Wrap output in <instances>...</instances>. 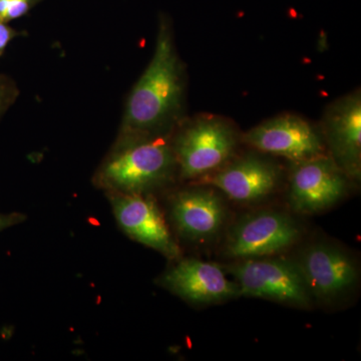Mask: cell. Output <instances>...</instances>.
Listing matches in <instances>:
<instances>
[{"label": "cell", "instance_id": "9c48e42d", "mask_svg": "<svg viewBox=\"0 0 361 361\" xmlns=\"http://www.w3.org/2000/svg\"><path fill=\"white\" fill-rule=\"evenodd\" d=\"M243 141L263 153L292 161L323 155L322 137L310 123L297 116H276L246 133Z\"/></svg>", "mask_w": 361, "mask_h": 361}, {"label": "cell", "instance_id": "30bf717a", "mask_svg": "<svg viewBox=\"0 0 361 361\" xmlns=\"http://www.w3.org/2000/svg\"><path fill=\"white\" fill-rule=\"evenodd\" d=\"M159 282L176 295L196 304L219 303L240 296L238 285L228 279L219 265L198 259H178Z\"/></svg>", "mask_w": 361, "mask_h": 361}, {"label": "cell", "instance_id": "3957f363", "mask_svg": "<svg viewBox=\"0 0 361 361\" xmlns=\"http://www.w3.org/2000/svg\"><path fill=\"white\" fill-rule=\"evenodd\" d=\"M171 142L178 175L182 179L191 180L222 167L234 154L237 135L225 121L202 116L180 126Z\"/></svg>", "mask_w": 361, "mask_h": 361}, {"label": "cell", "instance_id": "5b68a950", "mask_svg": "<svg viewBox=\"0 0 361 361\" xmlns=\"http://www.w3.org/2000/svg\"><path fill=\"white\" fill-rule=\"evenodd\" d=\"M300 227L287 214L262 210L241 218L230 230L225 254L235 259L268 257L290 248Z\"/></svg>", "mask_w": 361, "mask_h": 361}, {"label": "cell", "instance_id": "ba28073f", "mask_svg": "<svg viewBox=\"0 0 361 361\" xmlns=\"http://www.w3.org/2000/svg\"><path fill=\"white\" fill-rule=\"evenodd\" d=\"M106 196L116 222L128 236L171 260L180 259V247L151 195L106 193Z\"/></svg>", "mask_w": 361, "mask_h": 361}, {"label": "cell", "instance_id": "7a4b0ae2", "mask_svg": "<svg viewBox=\"0 0 361 361\" xmlns=\"http://www.w3.org/2000/svg\"><path fill=\"white\" fill-rule=\"evenodd\" d=\"M177 174L171 135L116 137L94 183L106 193L151 195Z\"/></svg>", "mask_w": 361, "mask_h": 361}, {"label": "cell", "instance_id": "52a82bcc", "mask_svg": "<svg viewBox=\"0 0 361 361\" xmlns=\"http://www.w3.org/2000/svg\"><path fill=\"white\" fill-rule=\"evenodd\" d=\"M311 298L332 302L348 293L358 280L355 261L341 247L314 243L305 247L295 261Z\"/></svg>", "mask_w": 361, "mask_h": 361}, {"label": "cell", "instance_id": "6da1fadb", "mask_svg": "<svg viewBox=\"0 0 361 361\" xmlns=\"http://www.w3.org/2000/svg\"><path fill=\"white\" fill-rule=\"evenodd\" d=\"M184 92V73L172 27L161 18L155 51L128 97L118 137L171 135L179 122Z\"/></svg>", "mask_w": 361, "mask_h": 361}, {"label": "cell", "instance_id": "8fae6325", "mask_svg": "<svg viewBox=\"0 0 361 361\" xmlns=\"http://www.w3.org/2000/svg\"><path fill=\"white\" fill-rule=\"evenodd\" d=\"M212 188H190L170 202V216L182 238L195 243L212 240L225 222L224 202Z\"/></svg>", "mask_w": 361, "mask_h": 361}, {"label": "cell", "instance_id": "277c9868", "mask_svg": "<svg viewBox=\"0 0 361 361\" xmlns=\"http://www.w3.org/2000/svg\"><path fill=\"white\" fill-rule=\"evenodd\" d=\"M240 295L269 299L295 307L308 308L311 298L295 261L280 258L244 259L228 267Z\"/></svg>", "mask_w": 361, "mask_h": 361}, {"label": "cell", "instance_id": "4fadbf2b", "mask_svg": "<svg viewBox=\"0 0 361 361\" xmlns=\"http://www.w3.org/2000/svg\"><path fill=\"white\" fill-rule=\"evenodd\" d=\"M280 172L274 164L258 156H246L209 174L204 183L217 188L231 200L254 203L276 190Z\"/></svg>", "mask_w": 361, "mask_h": 361}, {"label": "cell", "instance_id": "8992f818", "mask_svg": "<svg viewBox=\"0 0 361 361\" xmlns=\"http://www.w3.org/2000/svg\"><path fill=\"white\" fill-rule=\"evenodd\" d=\"M293 163L289 180V201L296 212H322L343 198L348 177L334 159L323 154Z\"/></svg>", "mask_w": 361, "mask_h": 361}, {"label": "cell", "instance_id": "2e32d148", "mask_svg": "<svg viewBox=\"0 0 361 361\" xmlns=\"http://www.w3.org/2000/svg\"><path fill=\"white\" fill-rule=\"evenodd\" d=\"M20 32L14 30L9 23L0 21V58L4 56L6 47L16 37H20Z\"/></svg>", "mask_w": 361, "mask_h": 361}, {"label": "cell", "instance_id": "e0dca14e", "mask_svg": "<svg viewBox=\"0 0 361 361\" xmlns=\"http://www.w3.org/2000/svg\"><path fill=\"white\" fill-rule=\"evenodd\" d=\"M25 219L26 216L21 213H0V232L25 222Z\"/></svg>", "mask_w": 361, "mask_h": 361}, {"label": "cell", "instance_id": "9a60e30c", "mask_svg": "<svg viewBox=\"0 0 361 361\" xmlns=\"http://www.w3.org/2000/svg\"><path fill=\"white\" fill-rule=\"evenodd\" d=\"M20 90L13 78L0 73V118L16 103Z\"/></svg>", "mask_w": 361, "mask_h": 361}, {"label": "cell", "instance_id": "5bb4252c", "mask_svg": "<svg viewBox=\"0 0 361 361\" xmlns=\"http://www.w3.org/2000/svg\"><path fill=\"white\" fill-rule=\"evenodd\" d=\"M42 0H0V21L11 23L26 16Z\"/></svg>", "mask_w": 361, "mask_h": 361}, {"label": "cell", "instance_id": "7c38bea8", "mask_svg": "<svg viewBox=\"0 0 361 361\" xmlns=\"http://www.w3.org/2000/svg\"><path fill=\"white\" fill-rule=\"evenodd\" d=\"M325 137L332 159L344 174L360 180L361 173V99L355 92L336 102L325 118Z\"/></svg>", "mask_w": 361, "mask_h": 361}]
</instances>
